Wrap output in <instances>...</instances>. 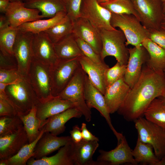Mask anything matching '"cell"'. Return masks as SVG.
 Instances as JSON below:
<instances>
[{
  "mask_svg": "<svg viewBox=\"0 0 165 165\" xmlns=\"http://www.w3.org/2000/svg\"><path fill=\"white\" fill-rule=\"evenodd\" d=\"M144 65L139 79L130 88L117 111L128 121L134 122L143 117L153 100L165 92L163 72L155 71L146 64Z\"/></svg>",
  "mask_w": 165,
  "mask_h": 165,
  "instance_id": "cell-1",
  "label": "cell"
},
{
  "mask_svg": "<svg viewBox=\"0 0 165 165\" xmlns=\"http://www.w3.org/2000/svg\"><path fill=\"white\" fill-rule=\"evenodd\" d=\"M7 99L19 116L28 114L40 102L27 78L21 77L5 89Z\"/></svg>",
  "mask_w": 165,
  "mask_h": 165,
  "instance_id": "cell-2",
  "label": "cell"
},
{
  "mask_svg": "<svg viewBox=\"0 0 165 165\" xmlns=\"http://www.w3.org/2000/svg\"><path fill=\"white\" fill-rule=\"evenodd\" d=\"M110 23L113 28H118L123 32L126 38V46H140L144 40L149 38L148 29L133 15L112 13Z\"/></svg>",
  "mask_w": 165,
  "mask_h": 165,
  "instance_id": "cell-3",
  "label": "cell"
},
{
  "mask_svg": "<svg viewBox=\"0 0 165 165\" xmlns=\"http://www.w3.org/2000/svg\"><path fill=\"white\" fill-rule=\"evenodd\" d=\"M86 74L80 66L70 82L57 97L72 103L82 113L85 120L89 122L91 119L92 112L86 103L84 96Z\"/></svg>",
  "mask_w": 165,
  "mask_h": 165,
  "instance_id": "cell-4",
  "label": "cell"
},
{
  "mask_svg": "<svg viewBox=\"0 0 165 165\" xmlns=\"http://www.w3.org/2000/svg\"><path fill=\"white\" fill-rule=\"evenodd\" d=\"M51 66L33 58L27 75V78L40 102L53 97L52 94Z\"/></svg>",
  "mask_w": 165,
  "mask_h": 165,
  "instance_id": "cell-5",
  "label": "cell"
},
{
  "mask_svg": "<svg viewBox=\"0 0 165 165\" xmlns=\"http://www.w3.org/2000/svg\"><path fill=\"white\" fill-rule=\"evenodd\" d=\"M134 122L138 134V138L151 145L160 160H165V130L143 117Z\"/></svg>",
  "mask_w": 165,
  "mask_h": 165,
  "instance_id": "cell-6",
  "label": "cell"
},
{
  "mask_svg": "<svg viewBox=\"0 0 165 165\" xmlns=\"http://www.w3.org/2000/svg\"><path fill=\"white\" fill-rule=\"evenodd\" d=\"M102 46L100 54L102 60L107 56H112L122 65H127L129 53L126 45V38L120 30L102 29L100 31Z\"/></svg>",
  "mask_w": 165,
  "mask_h": 165,
  "instance_id": "cell-7",
  "label": "cell"
},
{
  "mask_svg": "<svg viewBox=\"0 0 165 165\" xmlns=\"http://www.w3.org/2000/svg\"><path fill=\"white\" fill-rule=\"evenodd\" d=\"M79 57L70 59H58L57 62L51 66L52 94L53 97L57 96L73 78L80 66Z\"/></svg>",
  "mask_w": 165,
  "mask_h": 165,
  "instance_id": "cell-8",
  "label": "cell"
},
{
  "mask_svg": "<svg viewBox=\"0 0 165 165\" xmlns=\"http://www.w3.org/2000/svg\"><path fill=\"white\" fill-rule=\"evenodd\" d=\"M34 34L22 31L18 29L13 47V55L18 65V71L21 77L27 78L33 59L32 43Z\"/></svg>",
  "mask_w": 165,
  "mask_h": 165,
  "instance_id": "cell-9",
  "label": "cell"
},
{
  "mask_svg": "<svg viewBox=\"0 0 165 165\" xmlns=\"http://www.w3.org/2000/svg\"><path fill=\"white\" fill-rule=\"evenodd\" d=\"M142 24L147 29H159L165 15L160 0H130Z\"/></svg>",
  "mask_w": 165,
  "mask_h": 165,
  "instance_id": "cell-10",
  "label": "cell"
},
{
  "mask_svg": "<svg viewBox=\"0 0 165 165\" xmlns=\"http://www.w3.org/2000/svg\"><path fill=\"white\" fill-rule=\"evenodd\" d=\"M80 13V17L86 19L100 31L116 29L111 24L112 13L97 0H82Z\"/></svg>",
  "mask_w": 165,
  "mask_h": 165,
  "instance_id": "cell-11",
  "label": "cell"
},
{
  "mask_svg": "<svg viewBox=\"0 0 165 165\" xmlns=\"http://www.w3.org/2000/svg\"><path fill=\"white\" fill-rule=\"evenodd\" d=\"M116 147L109 151L100 149L97 161L98 165H119L128 163L138 165L132 154V150L125 137L117 140Z\"/></svg>",
  "mask_w": 165,
  "mask_h": 165,
  "instance_id": "cell-12",
  "label": "cell"
},
{
  "mask_svg": "<svg viewBox=\"0 0 165 165\" xmlns=\"http://www.w3.org/2000/svg\"><path fill=\"white\" fill-rule=\"evenodd\" d=\"M84 96L88 107L90 109L94 108L97 110L105 118L117 139L120 138L122 134L118 132L112 124L110 113L106 105L104 95L92 83L87 74L85 81Z\"/></svg>",
  "mask_w": 165,
  "mask_h": 165,
  "instance_id": "cell-13",
  "label": "cell"
},
{
  "mask_svg": "<svg viewBox=\"0 0 165 165\" xmlns=\"http://www.w3.org/2000/svg\"><path fill=\"white\" fill-rule=\"evenodd\" d=\"M129 56L124 76L125 82L132 88L139 79L143 67L149 58L146 49L141 45L128 48Z\"/></svg>",
  "mask_w": 165,
  "mask_h": 165,
  "instance_id": "cell-14",
  "label": "cell"
},
{
  "mask_svg": "<svg viewBox=\"0 0 165 165\" xmlns=\"http://www.w3.org/2000/svg\"><path fill=\"white\" fill-rule=\"evenodd\" d=\"M32 47L33 58L38 61L51 66L58 61L54 44L45 32L34 34Z\"/></svg>",
  "mask_w": 165,
  "mask_h": 165,
  "instance_id": "cell-15",
  "label": "cell"
},
{
  "mask_svg": "<svg viewBox=\"0 0 165 165\" xmlns=\"http://www.w3.org/2000/svg\"><path fill=\"white\" fill-rule=\"evenodd\" d=\"M5 15L10 26L18 28L22 24L44 18L39 11L26 7L23 2H10Z\"/></svg>",
  "mask_w": 165,
  "mask_h": 165,
  "instance_id": "cell-16",
  "label": "cell"
},
{
  "mask_svg": "<svg viewBox=\"0 0 165 165\" xmlns=\"http://www.w3.org/2000/svg\"><path fill=\"white\" fill-rule=\"evenodd\" d=\"M73 34L90 44L100 55L102 46L100 31L86 19L79 17L73 21Z\"/></svg>",
  "mask_w": 165,
  "mask_h": 165,
  "instance_id": "cell-17",
  "label": "cell"
},
{
  "mask_svg": "<svg viewBox=\"0 0 165 165\" xmlns=\"http://www.w3.org/2000/svg\"><path fill=\"white\" fill-rule=\"evenodd\" d=\"M28 143V137L24 126L13 133L0 137V160L12 157Z\"/></svg>",
  "mask_w": 165,
  "mask_h": 165,
  "instance_id": "cell-18",
  "label": "cell"
},
{
  "mask_svg": "<svg viewBox=\"0 0 165 165\" xmlns=\"http://www.w3.org/2000/svg\"><path fill=\"white\" fill-rule=\"evenodd\" d=\"M74 143L72 139L62 147L55 155L39 159L33 157L28 161V165H76L74 152Z\"/></svg>",
  "mask_w": 165,
  "mask_h": 165,
  "instance_id": "cell-19",
  "label": "cell"
},
{
  "mask_svg": "<svg viewBox=\"0 0 165 165\" xmlns=\"http://www.w3.org/2000/svg\"><path fill=\"white\" fill-rule=\"evenodd\" d=\"M130 89L123 77L106 87L104 96L110 114L117 111Z\"/></svg>",
  "mask_w": 165,
  "mask_h": 165,
  "instance_id": "cell-20",
  "label": "cell"
},
{
  "mask_svg": "<svg viewBox=\"0 0 165 165\" xmlns=\"http://www.w3.org/2000/svg\"><path fill=\"white\" fill-rule=\"evenodd\" d=\"M72 140L70 136L57 137L50 132H44L35 148V159H39L65 145Z\"/></svg>",
  "mask_w": 165,
  "mask_h": 165,
  "instance_id": "cell-21",
  "label": "cell"
},
{
  "mask_svg": "<svg viewBox=\"0 0 165 165\" xmlns=\"http://www.w3.org/2000/svg\"><path fill=\"white\" fill-rule=\"evenodd\" d=\"M80 66L88 75L92 83L104 95L106 88L105 73L109 67L97 64L85 56L79 57Z\"/></svg>",
  "mask_w": 165,
  "mask_h": 165,
  "instance_id": "cell-22",
  "label": "cell"
},
{
  "mask_svg": "<svg viewBox=\"0 0 165 165\" xmlns=\"http://www.w3.org/2000/svg\"><path fill=\"white\" fill-rule=\"evenodd\" d=\"M75 107L70 101L53 97L49 100L40 102L36 106V116L41 120H46L66 110Z\"/></svg>",
  "mask_w": 165,
  "mask_h": 165,
  "instance_id": "cell-23",
  "label": "cell"
},
{
  "mask_svg": "<svg viewBox=\"0 0 165 165\" xmlns=\"http://www.w3.org/2000/svg\"><path fill=\"white\" fill-rule=\"evenodd\" d=\"M82 113L75 107L72 108L48 119L43 127L44 132H50L57 136L65 130L66 123L73 118H80Z\"/></svg>",
  "mask_w": 165,
  "mask_h": 165,
  "instance_id": "cell-24",
  "label": "cell"
},
{
  "mask_svg": "<svg viewBox=\"0 0 165 165\" xmlns=\"http://www.w3.org/2000/svg\"><path fill=\"white\" fill-rule=\"evenodd\" d=\"M99 146L96 141H87L82 139L78 143H74L76 165H98L97 161L93 160V157Z\"/></svg>",
  "mask_w": 165,
  "mask_h": 165,
  "instance_id": "cell-25",
  "label": "cell"
},
{
  "mask_svg": "<svg viewBox=\"0 0 165 165\" xmlns=\"http://www.w3.org/2000/svg\"><path fill=\"white\" fill-rule=\"evenodd\" d=\"M141 45L149 54L146 64L154 70L163 72L165 68V50L149 38L144 40Z\"/></svg>",
  "mask_w": 165,
  "mask_h": 165,
  "instance_id": "cell-26",
  "label": "cell"
},
{
  "mask_svg": "<svg viewBox=\"0 0 165 165\" xmlns=\"http://www.w3.org/2000/svg\"><path fill=\"white\" fill-rule=\"evenodd\" d=\"M23 2L26 7L39 11L43 18L52 17L59 12H66L63 0H24Z\"/></svg>",
  "mask_w": 165,
  "mask_h": 165,
  "instance_id": "cell-27",
  "label": "cell"
},
{
  "mask_svg": "<svg viewBox=\"0 0 165 165\" xmlns=\"http://www.w3.org/2000/svg\"><path fill=\"white\" fill-rule=\"evenodd\" d=\"M54 46L58 59H70L84 56L73 33L54 44Z\"/></svg>",
  "mask_w": 165,
  "mask_h": 165,
  "instance_id": "cell-28",
  "label": "cell"
},
{
  "mask_svg": "<svg viewBox=\"0 0 165 165\" xmlns=\"http://www.w3.org/2000/svg\"><path fill=\"white\" fill-rule=\"evenodd\" d=\"M67 16L65 11L57 13L54 16L47 19H42L24 23L18 28L20 31L33 34L44 32L63 21Z\"/></svg>",
  "mask_w": 165,
  "mask_h": 165,
  "instance_id": "cell-29",
  "label": "cell"
},
{
  "mask_svg": "<svg viewBox=\"0 0 165 165\" xmlns=\"http://www.w3.org/2000/svg\"><path fill=\"white\" fill-rule=\"evenodd\" d=\"M27 133L29 143L35 141L40 134L48 119L41 120L36 116V106L27 114L19 116Z\"/></svg>",
  "mask_w": 165,
  "mask_h": 165,
  "instance_id": "cell-30",
  "label": "cell"
},
{
  "mask_svg": "<svg viewBox=\"0 0 165 165\" xmlns=\"http://www.w3.org/2000/svg\"><path fill=\"white\" fill-rule=\"evenodd\" d=\"M132 154L138 164L150 165H162L161 161L156 155L152 146L142 142L138 138Z\"/></svg>",
  "mask_w": 165,
  "mask_h": 165,
  "instance_id": "cell-31",
  "label": "cell"
},
{
  "mask_svg": "<svg viewBox=\"0 0 165 165\" xmlns=\"http://www.w3.org/2000/svg\"><path fill=\"white\" fill-rule=\"evenodd\" d=\"M43 128L37 138L32 142L24 145L14 156L7 160H0V165H25L34 155L35 148L44 133Z\"/></svg>",
  "mask_w": 165,
  "mask_h": 165,
  "instance_id": "cell-32",
  "label": "cell"
},
{
  "mask_svg": "<svg viewBox=\"0 0 165 165\" xmlns=\"http://www.w3.org/2000/svg\"><path fill=\"white\" fill-rule=\"evenodd\" d=\"M144 116L165 130V101L159 97L155 98L145 112Z\"/></svg>",
  "mask_w": 165,
  "mask_h": 165,
  "instance_id": "cell-33",
  "label": "cell"
},
{
  "mask_svg": "<svg viewBox=\"0 0 165 165\" xmlns=\"http://www.w3.org/2000/svg\"><path fill=\"white\" fill-rule=\"evenodd\" d=\"M73 22L67 15L61 22L44 31L53 44L56 43L72 33Z\"/></svg>",
  "mask_w": 165,
  "mask_h": 165,
  "instance_id": "cell-34",
  "label": "cell"
},
{
  "mask_svg": "<svg viewBox=\"0 0 165 165\" xmlns=\"http://www.w3.org/2000/svg\"><path fill=\"white\" fill-rule=\"evenodd\" d=\"M100 4L112 13L132 14L140 21L139 16L130 0H109Z\"/></svg>",
  "mask_w": 165,
  "mask_h": 165,
  "instance_id": "cell-35",
  "label": "cell"
},
{
  "mask_svg": "<svg viewBox=\"0 0 165 165\" xmlns=\"http://www.w3.org/2000/svg\"><path fill=\"white\" fill-rule=\"evenodd\" d=\"M18 31V28L11 26L0 31V52L13 56V48Z\"/></svg>",
  "mask_w": 165,
  "mask_h": 165,
  "instance_id": "cell-36",
  "label": "cell"
},
{
  "mask_svg": "<svg viewBox=\"0 0 165 165\" xmlns=\"http://www.w3.org/2000/svg\"><path fill=\"white\" fill-rule=\"evenodd\" d=\"M23 126L20 117L1 116L0 118V137L13 133Z\"/></svg>",
  "mask_w": 165,
  "mask_h": 165,
  "instance_id": "cell-37",
  "label": "cell"
},
{
  "mask_svg": "<svg viewBox=\"0 0 165 165\" xmlns=\"http://www.w3.org/2000/svg\"><path fill=\"white\" fill-rule=\"evenodd\" d=\"M126 67L127 65L121 64L117 61L113 67L106 69L104 78L106 87L124 77Z\"/></svg>",
  "mask_w": 165,
  "mask_h": 165,
  "instance_id": "cell-38",
  "label": "cell"
},
{
  "mask_svg": "<svg viewBox=\"0 0 165 165\" xmlns=\"http://www.w3.org/2000/svg\"><path fill=\"white\" fill-rule=\"evenodd\" d=\"M76 40L80 49L85 56L93 62L101 65L106 64L100 54L97 53L92 47L82 39L76 37Z\"/></svg>",
  "mask_w": 165,
  "mask_h": 165,
  "instance_id": "cell-39",
  "label": "cell"
},
{
  "mask_svg": "<svg viewBox=\"0 0 165 165\" xmlns=\"http://www.w3.org/2000/svg\"><path fill=\"white\" fill-rule=\"evenodd\" d=\"M67 15L73 22L80 17L82 0H63Z\"/></svg>",
  "mask_w": 165,
  "mask_h": 165,
  "instance_id": "cell-40",
  "label": "cell"
},
{
  "mask_svg": "<svg viewBox=\"0 0 165 165\" xmlns=\"http://www.w3.org/2000/svg\"><path fill=\"white\" fill-rule=\"evenodd\" d=\"M18 70H7L0 68V82L13 84L21 77Z\"/></svg>",
  "mask_w": 165,
  "mask_h": 165,
  "instance_id": "cell-41",
  "label": "cell"
},
{
  "mask_svg": "<svg viewBox=\"0 0 165 165\" xmlns=\"http://www.w3.org/2000/svg\"><path fill=\"white\" fill-rule=\"evenodd\" d=\"M0 68L18 70L17 62L14 55H5L0 52Z\"/></svg>",
  "mask_w": 165,
  "mask_h": 165,
  "instance_id": "cell-42",
  "label": "cell"
},
{
  "mask_svg": "<svg viewBox=\"0 0 165 165\" xmlns=\"http://www.w3.org/2000/svg\"><path fill=\"white\" fill-rule=\"evenodd\" d=\"M148 30L149 38L165 50V31L161 28Z\"/></svg>",
  "mask_w": 165,
  "mask_h": 165,
  "instance_id": "cell-43",
  "label": "cell"
},
{
  "mask_svg": "<svg viewBox=\"0 0 165 165\" xmlns=\"http://www.w3.org/2000/svg\"><path fill=\"white\" fill-rule=\"evenodd\" d=\"M17 115L13 106L7 99L0 98V116H12Z\"/></svg>",
  "mask_w": 165,
  "mask_h": 165,
  "instance_id": "cell-44",
  "label": "cell"
},
{
  "mask_svg": "<svg viewBox=\"0 0 165 165\" xmlns=\"http://www.w3.org/2000/svg\"><path fill=\"white\" fill-rule=\"evenodd\" d=\"M81 129L83 140L87 141H99V138L88 130L85 123H82Z\"/></svg>",
  "mask_w": 165,
  "mask_h": 165,
  "instance_id": "cell-45",
  "label": "cell"
},
{
  "mask_svg": "<svg viewBox=\"0 0 165 165\" xmlns=\"http://www.w3.org/2000/svg\"><path fill=\"white\" fill-rule=\"evenodd\" d=\"M70 137L73 141L77 143L82 140V137L81 128L76 125L74 126L72 129L70 131Z\"/></svg>",
  "mask_w": 165,
  "mask_h": 165,
  "instance_id": "cell-46",
  "label": "cell"
},
{
  "mask_svg": "<svg viewBox=\"0 0 165 165\" xmlns=\"http://www.w3.org/2000/svg\"><path fill=\"white\" fill-rule=\"evenodd\" d=\"M10 26L9 21L5 16L1 15L0 16V31L7 28Z\"/></svg>",
  "mask_w": 165,
  "mask_h": 165,
  "instance_id": "cell-47",
  "label": "cell"
},
{
  "mask_svg": "<svg viewBox=\"0 0 165 165\" xmlns=\"http://www.w3.org/2000/svg\"><path fill=\"white\" fill-rule=\"evenodd\" d=\"M10 2L9 0H0V12L5 13Z\"/></svg>",
  "mask_w": 165,
  "mask_h": 165,
  "instance_id": "cell-48",
  "label": "cell"
},
{
  "mask_svg": "<svg viewBox=\"0 0 165 165\" xmlns=\"http://www.w3.org/2000/svg\"><path fill=\"white\" fill-rule=\"evenodd\" d=\"M160 28L165 31V15L161 23Z\"/></svg>",
  "mask_w": 165,
  "mask_h": 165,
  "instance_id": "cell-49",
  "label": "cell"
},
{
  "mask_svg": "<svg viewBox=\"0 0 165 165\" xmlns=\"http://www.w3.org/2000/svg\"><path fill=\"white\" fill-rule=\"evenodd\" d=\"M162 6L163 12L164 15H165V2L162 3Z\"/></svg>",
  "mask_w": 165,
  "mask_h": 165,
  "instance_id": "cell-50",
  "label": "cell"
},
{
  "mask_svg": "<svg viewBox=\"0 0 165 165\" xmlns=\"http://www.w3.org/2000/svg\"><path fill=\"white\" fill-rule=\"evenodd\" d=\"M159 97L165 101V92L162 96L160 97Z\"/></svg>",
  "mask_w": 165,
  "mask_h": 165,
  "instance_id": "cell-51",
  "label": "cell"
},
{
  "mask_svg": "<svg viewBox=\"0 0 165 165\" xmlns=\"http://www.w3.org/2000/svg\"><path fill=\"white\" fill-rule=\"evenodd\" d=\"M10 2H23L24 0H9Z\"/></svg>",
  "mask_w": 165,
  "mask_h": 165,
  "instance_id": "cell-52",
  "label": "cell"
},
{
  "mask_svg": "<svg viewBox=\"0 0 165 165\" xmlns=\"http://www.w3.org/2000/svg\"><path fill=\"white\" fill-rule=\"evenodd\" d=\"M97 0V1L99 3L105 2V0Z\"/></svg>",
  "mask_w": 165,
  "mask_h": 165,
  "instance_id": "cell-53",
  "label": "cell"
},
{
  "mask_svg": "<svg viewBox=\"0 0 165 165\" xmlns=\"http://www.w3.org/2000/svg\"><path fill=\"white\" fill-rule=\"evenodd\" d=\"M163 74L164 77L165 78V68L163 70Z\"/></svg>",
  "mask_w": 165,
  "mask_h": 165,
  "instance_id": "cell-54",
  "label": "cell"
},
{
  "mask_svg": "<svg viewBox=\"0 0 165 165\" xmlns=\"http://www.w3.org/2000/svg\"><path fill=\"white\" fill-rule=\"evenodd\" d=\"M162 3L165 2V0H160Z\"/></svg>",
  "mask_w": 165,
  "mask_h": 165,
  "instance_id": "cell-55",
  "label": "cell"
},
{
  "mask_svg": "<svg viewBox=\"0 0 165 165\" xmlns=\"http://www.w3.org/2000/svg\"><path fill=\"white\" fill-rule=\"evenodd\" d=\"M108 0H105V2H106V1H108Z\"/></svg>",
  "mask_w": 165,
  "mask_h": 165,
  "instance_id": "cell-56",
  "label": "cell"
}]
</instances>
